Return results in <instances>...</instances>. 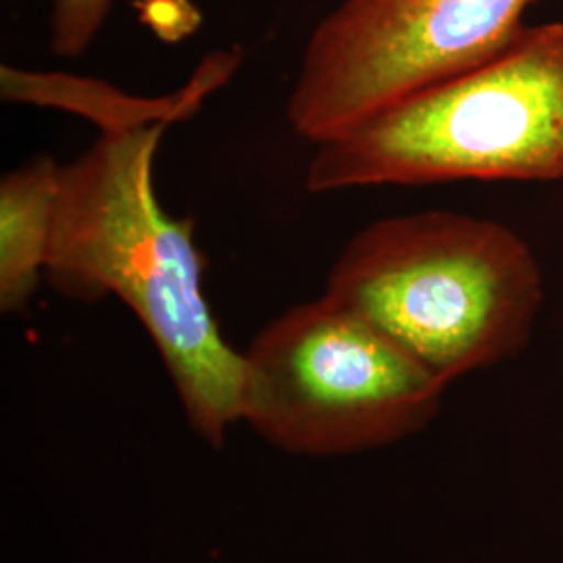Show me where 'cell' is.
<instances>
[{"label":"cell","mask_w":563,"mask_h":563,"mask_svg":"<svg viewBox=\"0 0 563 563\" xmlns=\"http://www.w3.org/2000/svg\"><path fill=\"white\" fill-rule=\"evenodd\" d=\"M113 0H53L51 51L65 59H78L97 41Z\"/></svg>","instance_id":"obj_8"},{"label":"cell","mask_w":563,"mask_h":563,"mask_svg":"<svg viewBox=\"0 0 563 563\" xmlns=\"http://www.w3.org/2000/svg\"><path fill=\"white\" fill-rule=\"evenodd\" d=\"M241 63L239 51H220L205 57L195 78L172 97L132 99L97 80L74 78L67 74H34L2 65L0 90L7 101L34 102L59 107L99 121L102 128L132 125L142 121H174L190 115L202 99L220 88Z\"/></svg>","instance_id":"obj_6"},{"label":"cell","mask_w":563,"mask_h":563,"mask_svg":"<svg viewBox=\"0 0 563 563\" xmlns=\"http://www.w3.org/2000/svg\"><path fill=\"white\" fill-rule=\"evenodd\" d=\"M539 0H341L302 51L286 115L316 146L499 55Z\"/></svg>","instance_id":"obj_5"},{"label":"cell","mask_w":563,"mask_h":563,"mask_svg":"<svg viewBox=\"0 0 563 563\" xmlns=\"http://www.w3.org/2000/svg\"><path fill=\"white\" fill-rule=\"evenodd\" d=\"M563 180V21L316 146L313 195L444 181Z\"/></svg>","instance_id":"obj_3"},{"label":"cell","mask_w":563,"mask_h":563,"mask_svg":"<svg viewBox=\"0 0 563 563\" xmlns=\"http://www.w3.org/2000/svg\"><path fill=\"white\" fill-rule=\"evenodd\" d=\"M167 125L102 128L80 157L60 163L44 278L67 299L118 297L157 346L190 428L220 446L241 422L244 360L205 297L195 220L172 218L155 192Z\"/></svg>","instance_id":"obj_1"},{"label":"cell","mask_w":563,"mask_h":563,"mask_svg":"<svg viewBox=\"0 0 563 563\" xmlns=\"http://www.w3.org/2000/svg\"><path fill=\"white\" fill-rule=\"evenodd\" d=\"M60 163L41 155L0 181V309L21 313L42 278L59 199Z\"/></svg>","instance_id":"obj_7"},{"label":"cell","mask_w":563,"mask_h":563,"mask_svg":"<svg viewBox=\"0 0 563 563\" xmlns=\"http://www.w3.org/2000/svg\"><path fill=\"white\" fill-rule=\"evenodd\" d=\"M242 360L241 422L297 455L402 441L434 420L446 390L383 332L325 297L286 309Z\"/></svg>","instance_id":"obj_4"},{"label":"cell","mask_w":563,"mask_h":563,"mask_svg":"<svg viewBox=\"0 0 563 563\" xmlns=\"http://www.w3.org/2000/svg\"><path fill=\"white\" fill-rule=\"evenodd\" d=\"M322 297L449 386L522 353L543 305V272L509 225L432 209L365 225Z\"/></svg>","instance_id":"obj_2"}]
</instances>
